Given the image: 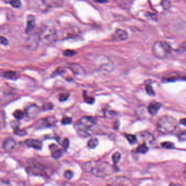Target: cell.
I'll list each match as a JSON object with an SVG mask.
<instances>
[{
	"mask_svg": "<svg viewBox=\"0 0 186 186\" xmlns=\"http://www.w3.org/2000/svg\"><path fill=\"white\" fill-rule=\"evenodd\" d=\"M84 169L90 172L98 178H104L110 175L113 168L106 162L101 161H91L84 164Z\"/></svg>",
	"mask_w": 186,
	"mask_h": 186,
	"instance_id": "1",
	"label": "cell"
},
{
	"mask_svg": "<svg viewBox=\"0 0 186 186\" xmlns=\"http://www.w3.org/2000/svg\"><path fill=\"white\" fill-rule=\"evenodd\" d=\"M41 41L38 33L33 32L27 37L25 45L27 50L30 51H33L37 49L39 45V41Z\"/></svg>",
	"mask_w": 186,
	"mask_h": 186,
	"instance_id": "7",
	"label": "cell"
},
{
	"mask_svg": "<svg viewBox=\"0 0 186 186\" xmlns=\"http://www.w3.org/2000/svg\"><path fill=\"white\" fill-rule=\"evenodd\" d=\"M53 108V105L51 103H47L44 104L42 106V109L44 110H49Z\"/></svg>",
	"mask_w": 186,
	"mask_h": 186,
	"instance_id": "32",
	"label": "cell"
},
{
	"mask_svg": "<svg viewBox=\"0 0 186 186\" xmlns=\"http://www.w3.org/2000/svg\"><path fill=\"white\" fill-rule=\"evenodd\" d=\"M172 50L171 45L165 41H156L152 47L153 54L160 59H164L168 57L172 53Z\"/></svg>",
	"mask_w": 186,
	"mask_h": 186,
	"instance_id": "5",
	"label": "cell"
},
{
	"mask_svg": "<svg viewBox=\"0 0 186 186\" xmlns=\"http://www.w3.org/2000/svg\"><path fill=\"white\" fill-rule=\"evenodd\" d=\"M13 116H14L15 118L18 120H21L23 119L25 116V114L23 111L20 110H17L14 111L13 113Z\"/></svg>",
	"mask_w": 186,
	"mask_h": 186,
	"instance_id": "22",
	"label": "cell"
},
{
	"mask_svg": "<svg viewBox=\"0 0 186 186\" xmlns=\"http://www.w3.org/2000/svg\"><path fill=\"white\" fill-rule=\"evenodd\" d=\"M40 39L45 45H50L57 39V32L53 26L44 25L41 28L39 33Z\"/></svg>",
	"mask_w": 186,
	"mask_h": 186,
	"instance_id": "6",
	"label": "cell"
},
{
	"mask_svg": "<svg viewBox=\"0 0 186 186\" xmlns=\"http://www.w3.org/2000/svg\"><path fill=\"white\" fill-rule=\"evenodd\" d=\"M96 119L92 116L82 117L76 123L75 128L80 136L86 137L90 135V131L96 125Z\"/></svg>",
	"mask_w": 186,
	"mask_h": 186,
	"instance_id": "3",
	"label": "cell"
},
{
	"mask_svg": "<svg viewBox=\"0 0 186 186\" xmlns=\"http://www.w3.org/2000/svg\"><path fill=\"white\" fill-rule=\"evenodd\" d=\"M178 126V122L174 117L164 115L158 119L156 128L158 132L162 134H168L173 132Z\"/></svg>",
	"mask_w": 186,
	"mask_h": 186,
	"instance_id": "2",
	"label": "cell"
},
{
	"mask_svg": "<svg viewBox=\"0 0 186 186\" xmlns=\"http://www.w3.org/2000/svg\"><path fill=\"white\" fill-rule=\"evenodd\" d=\"M3 76L4 78L8 79H16L17 76V74L15 72L12 71V70H9L5 72L3 74Z\"/></svg>",
	"mask_w": 186,
	"mask_h": 186,
	"instance_id": "18",
	"label": "cell"
},
{
	"mask_svg": "<svg viewBox=\"0 0 186 186\" xmlns=\"http://www.w3.org/2000/svg\"><path fill=\"white\" fill-rule=\"evenodd\" d=\"M39 112L38 106L36 105H31L27 108L26 114L30 119H34L37 116Z\"/></svg>",
	"mask_w": 186,
	"mask_h": 186,
	"instance_id": "11",
	"label": "cell"
},
{
	"mask_svg": "<svg viewBox=\"0 0 186 186\" xmlns=\"http://www.w3.org/2000/svg\"><path fill=\"white\" fill-rule=\"evenodd\" d=\"M161 145H162V147L165 148V149H172L174 147V144L172 143L169 142V141L163 142V143H162Z\"/></svg>",
	"mask_w": 186,
	"mask_h": 186,
	"instance_id": "26",
	"label": "cell"
},
{
	"mask_svg": "<svg viewBox=\"0 0 186 186\" xmlns=\"http://www.w3.org/2000/svg\"><path fill=\"white\" fill-rule=\"evenodd\" d=\"M56 121L55 117L49 116L42 120L39 123V125H42L44 127H50L55 125Z\"/></svg>",
	"mask_w": 186,
	"mask_h": 186,
	"instance_id": "14",
	"label": "cell"
},
{
	"mask_svg": "<svg viewBox=\"0 0 186 186\" xmlns=\"http://www.w3.org/2000/svg\"><path fill=\"white\" fill-rule=\"evenodd\" d=\"M99 140L96 138H91L88 141V146L90 149H94L98 145Z\"/></svg>",
	"mask_w": 186,
	"mask_h": 186,
	"instance_id": "17",
	"label": "cell"
},
{
	"mask_svg": "<svg viewBox=\"0 0 186 186\" xmlns=\"http://www.w3.org/2000/svg\"><path fill=\"white\" fill-rule=\"evenodd\" d=\"M10 4L12 5V6L14 7V8H19L21 6V2L19 0H14L9 2Z\"/></svg>",
	"mask_w": 186,
	"mask_h": 186,
	"instance_id": "29",
	"label": "cell"
},
{
	"mask_svg": "<svg viewBox=\"0 0 186 186\" xmlns=\"http://www.w3.org/2000/svg\"><path fill=\"white\" fill-rule=\"evenodd\" d=\"M72 122V119L70 117H64L62 119L61 121L62 123L64 125H69V124H70Z\"/></svg>",
	"mask_w": 186,
	"mask_h": 186,
	"instance_id": "30",
	"label": "cell"
},
{
	"mask_svg": "<svg viewBox=\"0 0 186 186\" xmlns=\"http://www.w3.org/2000/svg\"><path fill=\"white\" fill-rule=\"evenodd\" d=\"M149 150V148L145 144H142L137 148V151L140 154H146Z\"/></svg>",
	"mask_w": 186,
	"mask_h": 186,
	"instance_id": "20",
	"label": "cell"
},
{
	"mask_svg": "<svg viewBox=\"0 0 186 186\" xmlns=\"http://www.w3.org/2000/svg\"><path fill=\"white\" fill-rule=\"evenodd\" d=\"M145 90L147 94L149 95V96H155V92L154 88L152 87L151 85L147 84L145 86Z\"/></svg>",
	"mask_w": 186,
	"mask_h": 186,
	"instance_id": "21",
	"label": "cell"
},
{
	"mask_svg": "<svg viewBox=\"0 0 186 186\" xmlns=\"http://www.w3.org/2000/svg\"><path fill=\"white\" fill-rule=\"evenodd\" d=\"M112 159H113L114 163L115 164H117V163L120 161V160L121 159V154L117 152H115V154H113Z\"/></svg>",
	"mask_w": 186,
	"mask_h": 186,
	"instance_id": "24",
	"label": "cell"
},
{
	"mask_svg": "<svg viewBox=\"0 0 186 186\" xmlns=\"http://www.w3.org/2000/svg\"><path fill=\"white\" fill-rule=\"evenodd\" d=\"M25 144L29 147L35 149H41L42 148V143L38 139H27L25 140Z\"/></svg>",
	"mask_w": 186,
	"mask_h": 186,
	"instance_id": "13",
	"label": "cell"
},
{
	"mask_svg": "<svg viewBox=\"0 0 186 186\" xmlns=\"http://www.w3.org/2000/svg\"><path fill=\"white\" fill-rule=\"evenodd\" d=\"M178 51L180 53L186 51V44H183L182 45H181V47L178 48Z\"/></svg>",
	"mask_w": 186,
	"mask_h": 186,
	"instance_id": "37",
	"label": "cell"
},
{
	"mask_svg": "<svg viewBox=\"0 0 186 186\" xmlns=\"http://www.w3.org/2000/svg\"><path fill=\"white\" fill-rule=\"evenodd\" d=\"M16 145V141L12 138H7L2 143L3 149L7 151H10L14 149Z\"/></svg>",
	"mask_w": 186,
	"mask_h": 186,
	"instance_id": "9",
	"label": "cell"
},
{
	"mask_svg": "<svg viewBox=\"0 0 186 186\" xmlns=\"http://www.w3.org/2000/svg\"></svg>",
	"mask_w": 186,
	"mask_h": 186,
	"instance_id": "40",
	"label": "cell"
},
{
	"mask_svg": "<svg viewBox=\"0 0 186 186\" xmlns=\"http://www.w3.org/2000/svg\"><path fill=\"white\" fill-rule=\"evenodd\" d=\"M85 100L88 104H92L94 102V99L92 97L85 96Z\"/></svg>",
	"mask_w": 186,
	"mask_h": 186,
	"instance_id": "35",
	"label": "cell"
},
{
	"mask_svg": "<svg viewBox=\"0 0 186 186\" xmlns=\"http://www.w3.org/2000/svg\"><path fill=\"white\" fill-rule=\"evenodd\" d=\"M125 136L128 140V141H129V143L134 144L137 141V138L135 135H132V134H126Z\"/></svg>",
	"mask_w": 186,
	"mask_h": 186,
	"instance_id": "25",
	"label": "cell"
},
{
	"mask_svg": "<svg viewBox=\"0 0 186 186\" xmlns=\"http://www.w3.org/2000/svg\"><path fill=\"white\" fill-rule=\"evenodd\" d=\"M69 97V94L68 93H62L60 94L59 97V100L61 102H64Z\"/></svg>",
	"mask_w": 186,
	"mask_h": 186,
	"instance_id": "33",
	"label": "cell"
},
{
	"mask_svg": "<svg viewBox=\"0 0 186 186\" xmlns=\"http://www.w3.org/2000/svg\"><path fill=\"white\" fill-rule=\"evenodd\" d=\"M113 37L116 41H126L128 38V34L126 30L122 29H117L115 32Z\"/></svg>",
	"mask_w": 186,
	"mask_h": 186,
	"instance_id": "10",
	"label": "cell"
},
{
	"mask_svg": "<svg viewBox=\"0 0 186 186\" xmlns=\"http://www.w3.org/2000/svg\"><path fill=\"white\" fill-rule=\"evenodd\" d=\"M36 26V22L34 16L32 15H29L27 18V27L26 29V32L29 33L32 31Z\"/></svg>",
	"mask_w": 186,
	"mask_h": 186,
	"instance_id": "15",
	"label": "cell"
},
{
	"mask_svg": "<svg viewBox=\"0 0 186 186\" xmlns=\"http://www.w3.org/2000/svg\"><path fill=\"white\" fill-rule=\"evenodd\" d=\"M43 3L45 6L49 8H56L62 6L63 2L61 1H43Z\"/></svg>",
	"mask_w": 186,
	"mask_h": 186,
	"instance_id": "16",
	"label": "cell"
},
{
	"mask_svg": "<svg viewBox=\"0 0 186 186\" xmlns=\"http://www.w3.org/2000/svg\"><path fill=\"white\" fill-rule=\"evenodd\" d=\"M68 68L70 69L74 74L77 77V78H82L83 77L85 73L84 70V68L82 67L81 65L76 64H71L69 65Z\"/></svg>",
	"mask_w": 186,
	"mask_h": 186,
	"instance_id": "8",
	"label": "cell"
},
{
	"mask_svg": "<svg viewBox=\"0 0 186 186\" xmlns=\"http://www.w3.org/2000/svg\"><path fill=\"white\" fill-rule=\"evenodd\" d=\"M180 122L181 124H182V125H184V126H186V118L181 119L180 120Z\"/></svg>",
	"mask_w": 186,
	"mask_h": 186,
	"instance_id": "38",
	"label": "cell"
},
{
	"mask_svg": "<svg viewBox=\"0 0 186 186\" xmlns=\"http://www.w3.org/2000/svg\"><path fill=\"white\" fill-rule=\"evenodd\" d=\"M1 43L3 45H6L8 44V41L5 37L1 36Z\"/></svg>",
	"mask_w": 186,
	"mask_h": 186,
	"instance_id": "36",
	"label": "cell"
},
{
	"mask_svg": "<svg viewBox=\"0 0 186 186\" xmlns=\"http://www.w3.org/2000/svg\"><path fill=\"white\" fill-rule=\"evenodd\" d=\"M73 176V173L71 170H67L64 172V177L67 180H70Z\"/></svg>",
	"mask_w": 186,
	"mask_h": 186,
	"instance_id": "27",
	"label": "cell"
},
{
	"mask_svg": "<svg viewBox=\"0 0 186 186\" xmlns=\"http://www.w3.org/2000/svg\"><path fill=\"white\" fill-rule=\"evenodd\" d=\"M162 107V104L160 103L157 102H153L149 104L147 107V110L149 113L153 116L157 114L158 111Z\"/></svg>",
	"mask_w": 186,
	"mask_h": 186,
	"instance_id": "12",
	"label": "cell"
},
{
	"mask_svg": "<svg viewBox=\"0 0 186 186\" xmlns=\"http://www.w3.org/2000/svg\"><path fill=\"white\" fill-rule=\"evenodd\" d=\"M178 138L180 141H184L186 140V131L180 133L178 135Z\"/></svg>",
	"mask_w": 186,
	"mask_h": 186,
	"instance_id": "31",
	"label": "cell"
},
{
	"mask_svg": "<svg viewBox=\"0 0 186 186\" xmlns=\"http://www.w3.org/2000/svg\"><path fill=\"white\" fill-rule=\"evenodd\" d=\"M76 54V51L72 50H66L64 51V55L65 56L71 57Z\"/></svg>",
	"mask_w": 186,
	"mask_h": 186,
	"instance_id": "28",
	"label": "cell"
},
{
	"mask_svg": "<svg viewBox=\"0 0 186 186\" xmlns=\"http://www.w3.org/2000/svg\"><path fill=\"white\" fill-rule=\"evenodd\" d=\"M62 154H63V152H62L61 149H56L54 150L53 152L52 153V156H53V157L55 158V159H58L61 157Z\"/></svg>",
	"mask_w": 186,
	"mask_h": 186,
	"instance_id": "23",
	"label": "cell"
},
{
	"mask_svg": "<svg viewBox=\"0 0 186 186\" xmlns=\"http://www.w3.org/2000/svg\"><path fill=\"white\" fill-rule=\"evenodd\" d=\"M69 145H70V141H69V140L67 139V138L64 139L63 143H62V146H63V147H64V149H67L69 147Z\"/></svg>",
	"mask_w": 186,
	"mask_h": 186,
	"instance_id": "34",
	"label": "cell"
},
{
	"mask_svg": "<svg viewBox=\"0 0 186 186\" xmlns=\"http://www.w3.org/2000/svg\"><path fill=\"white\" fill-rule=\"evenodd\" d=\"M97 2H98V3H106V2H108V1H97Z\"/></svg>",
	"mask_w": 186,
	"mask_h": 186,
	"instance_id": "39",
	"label": "cell"
},
{
	"mask_svg": "<svg viewBox=\"0 0 186 186\" xmlns=\"http://www.w3.org/2000/svg\"><path fill=\"white\" fill-rule=\"evenodd\" d=\"M14 132L15 134L16 135L20 136V137H23V136H25V135L27 134L26 131L24 130V129H20L17 126L14 127Z\"/></svg>",
	"mask_w": 186,
	"mask_h": 186,
	"instance_id": "19",
	"label": "cell"
},
{
	"mask_svg": "<svg viewBox=\"0 0 186 186\" xmlns=\"http://www.w3.org/2000/svg\"><path fill=\"white\" fill-rule=\"evenodd\" d=\"M94 65L99 68L107 72H111L114 69L115 65L113 61L106 56L96 54L88 56Z\"/></svg>",
	"mask_w": 186,
	"mask_h": 186,
	"instance_id": "4",
	"label": "cell"
}]
</instances>
